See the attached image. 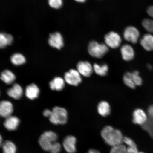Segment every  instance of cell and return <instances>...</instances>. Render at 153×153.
Masks as SVG:
<instances>
[{
	"label": "cell",
	"mask_w": 153,
	"mask_h": 153,
	"mask_svg": "<svg viewBox=\"0 0 153 153\" xmlns=\"http://www.w3.org/2000/svg\"><path fill=\"white\" fill-rule=\"evenodd\" d=\"M101 134L105 143L112 148L123 144L124 137L121 131L111 126L105 127L101 131Z\"/></svg>",
	"instance_id": "obj_1"
},
{
	"label": "cell",
	"mask_w": 153,
	"mask_h": 153,
	"mask_svg": "<svg viewBox=\"0 0 153 153\" xmlns=\"http://www.w3.org/2000/svg\"><path fill=\"white\" fill-rule=\"evenodd\" d=\"M88 52L91 56L96 58H102L108 52L109 48L105 43L92 41L88 45Z\"/></svg>",
	"instance_id": "obj_2"
},
{
	"label": "cell",
	"mask_w": 153,
	"mask_h": 153,
	"mask_svg": "<svg viewBox=\"0 0 153 153\" xmlns=\"http://www.w3.org/2000/svg\"><path fill=\"white\" fill-rule=\"evenodd\" d=\"M49 120L51 123L55 125L64 124L67 123L68 120V112L65 109L61 107L56 106L51 111L50 116Z\"/></svg>",
	"instance_id": "obj_3"
},
{
	"label": "cell",
	"mask_w": 153,
	"mask_h": 153,
	"mask_svg": "<svg viewBox=\"0 0 153 153\" xmlns=\"http://www.w3.org/2000/svg\"><path fill=\"white\" fill-rule=\"evenodd\" d=\"M58 136L52 131H47L40 136L38 143L41 148L46 152H49L53 143L56 141Z\"/></svg>",
	"instance_id": "obj_4"
},
{
	"label": "cell",
	"mask_w": 153,
	"mask_h": 153,
	"mask_svg": "<svg viewBox=\"0 0 153 153\" xmlns=\"http://www.w3.org/2000/svg\"><path fill=\"white\" fill-rule=\"evenodd\" d=\"M104 41L105 43L109 48L117 49L121 45L122 38L117 32L110 31L105 35Z\"/></svg>",
	"instance_id": "obj_5"
},
{
	"label": "cell",
	"mask_w": 153,
	"mask_h": 153,
	"mask_svg": "<svg viewBox=\"0 0 153 153\" xmlns=\"http://www.w3.org/2000/svg\"><path fill=\"white\" fill-rule=\"evenodd\" d=\"M140 36V33L139 30L134 26H128L124 30V39L131 43L136 44L138 42Z\"/></svg>",
	"instance_id": "obj_6"
},
{
	"label": "cell",
	"mask_w": 153,
	"mask_h": 153,
	"mask_svg": "<svg viewBox=\"0 0 153 153\" xmlns=\"http://www.w3.org/2000/svg\"><path fill=\"white\" fill-rule=\"evenodd\" d=\"M81 74L77 70L71 69L64 74L65 81L69 85L76 86L81 83Z\"/></svg>",
	"instance_id": "obj_7"
},
{
	"label": "cell",
	"mask_w": 153,
	"mask_h": 153,
	"mask_svg": "<svg viewBox=\"0 0 153 153\" xmlns=\"http://www.w3.org/2000/svg\"><path fill=\"white\" fill-rule=\"evenodd\" d=\"M48 42L50 46L58 50L62 49L64 46L62 36L59 32H55L50 34Z\"/></svg>",
	"instance_id": "obj_8"
},
{
	"label": "cell",
	"mask_w": 153,
	"mask_h": 153,
	"mask_svg": "<svg viewBox=\"0 0 153 153\" xmlns=\"http://www.w3.org/2000/svg\"><path fill=\"white\" fill-rule=\"evenodd\" d=\"M77 70L81 75L85 77H89L92 74L93 67L90 63L87 61H81L77 65Z\"/></svg>",
	"instance_id": "obj_9"
},
{
	"label": "cell",
	"mask_w": 153,
	"mask_h": 153,
	"mask_svg": "<svg viewBox=\"0 0 153 153\" xmlns=\"http://www.w3.org/2000/svg\"><path fill=\"white\" fill-rule=\"evenodd\" d=\"M133 117L134 123L142 126L146 123L148 116L144 111L140 108H137L134 111Z\"/></svg>",
	"instance_id": "obj_10"
},
{
	"label": "cell",
	"mask_w": 153,
	"mask_h": 153,
	"mask_svg": "<svg viewBox=\"0 0 153 153\" xmlns=\"http://www.w3.org/2000/svg\"><path fill=\"white\" fill-rule=\"evenodd\" d=\"M76 139L74 136H68L63 140V146L68 153H75L76 152Z\"/></svg>",
	"instance_id": "obj_11"
},
{
	"label": "cell",
	"mask_w": 153,
	"mask_h": 153,
	"mask_svg": "<svg viewBox=\"0 0 153 153\" xmlns=\"http://www.w3.org/2000/svg\"><path fill=\"white\" fill-rule=\"evenodd\" d=\"M122 59L126 62L132 60L135 56V51L133 48L129 44L122 46L120 49Z\"/></svg>",
	"instance_id": "obj_12"
},
{
	"label": "cell",
	"mask_w": 153,
	"mask_h": 153,
	"mask_svg": "<svg viewBox=\"0 0 153 153\" xmlns=\"http://www.w3.org/2000/svg\"><path fill=\"white\" fill-rule=\"evenodd\" d=\"M13 111L12 103L8 101H1L0 104V115L1 117L7 118L11 116Z\"/></svg>",
	"instance_id": "obj_13"
},
{
	"label": "cell",
	"mask_w": 153,
	"mask_h": 153,
	"mask_svg": "<svg viewBox=\"0 0 153 153\" xmlns=\"http://www.w3.org/2000/svg\"><path fill=\"white\" fill-rule=\"evenodd\" d=\"M20 122V120L16 117L11 116L6 118L4 125L8 131H14L18 128Z\"/></svg>",
	"instance_id": "obj_14"
},
{
	"label": "cell",
	"mask_w": 153,
	"mask_h": 153,
	"mask_svg": "<svg viewBox=\"0 0 153 153\" xmlns=\"http://www.w3.org/2000/svg\"><path fill=\"white\" fill-rule=\"evenodd\" d=\"M39 92V88L36 84L32 83L26 87L25 93L28 99L32 100L37 98Z\"/></svg>",
	"instance_id": "obj_15"
},
{
	"label": "cell",
	"mask_w": 153,
	"mask_h": 153,
	"mask_svg": "<svg viewBox=\"0 0 153 153\" xmlns=\"http://www.w3.org/2000/svg\"><path fill=\"white\" fill-rule=\"evenodd\" d=\"M7 94L13 99L18 100L22 97L23 91L22 88L19 84L15 83L12 87L7 90Z\"/></svg>",
	"instance_id": "obj_16"
},
{
	"label": "cell",
	"mask_w": 153,
	"mask_h": 153,
	"mask_svg": "<svg viewBox=\"0 0 153 153\" xmlns=\"http://www.w3.org/2000/svg\"><path fill=\"white\" fill-rule=\"evenodd\" d=\"M141 46L145 50L151 51L153 50V36L150 34H146L140 40Z\"/></svg>",
	"instance_id": "obj_17"
},
{
	"label": "cell",
	"mask_w": 153,
	"mask_h": 153,
	"mask_svg": "<svg viewBox=\"0 0 153 153\" xmlns=\"http://www.w3.org/2000/svg\"><path fill=\"white\" fill-rule=\"evenodd\" d=\"M147 11L149 16L152 19H144L142 21V25L147 31L153 33V6L149 7Z\"/></svg>",
	"instance_id": "obj_18"
},
{
	"label": "cell",
	"mask_w": 153,
	"mask_h": 153,
	"mask_svg": "<svg viewBox=\"0 0 153 153\" xmlns=\"http://www.w3.org/2000/svg\"><path fill=\"white\" fill-rule=\"evenodd\" d=\"M49 87L53 91H60L64 89L65 87V81L60 77H55L50 82Z\"/></svg>",
	"instance_id": "obj_19"
},
{
	"label": "cell",
	"mask_w": 153,
	"mask_h": 153,
	"mask_svg": "<svg viewBox=\"0 0 153 153\" xmlns=\"http://www.w3.org/2000/svg\"><path fill=\"white\" fill-rule=\"evenodd\" d=\"M98 113L101 116L106 117L110 114L111 112V107L108 102L102 101L99 103L97 107Z\"/></svg>",
	"instance_id": "obj_20"
},
{
	"label": "cell",
	"mask_w": 153,
	"mask_h": 153,
	"mask_svg": "<svg viewBox=\"0 0 153 153\" xmlns=\"http://www.w3.org/2000/svg\"><path fill=\"white\" fill-rule=\"evenodd\" d=\"M1 78L5 83L7 85H10L15 81L16 76L10 70H6L1 73Z\"/></svg>",
	"instance_id": "obj_21"
},
{
	"label": "cell",
	"mask_w": 153,
	"mask_h": 153,
	"mask_svg": "<svg viewBox=\"0 0 153 153\" xmlns=\"http://www.w3.org/2000/svg\"><path fill=\"white\" fill-rule=\"evenodd\" d=\"M93 67L94 71L99 76H104L108 74L109 68L106 64L100 65L95 63L93 65Z\"/></svg>",
	"instance_id": "obj_22"
},
{
	"label": "cell",
	"mask_w": 153,
	"mask_h": 153,
	"mask_svg": "<svg viewBox=\"0 0 153 153\" xmlns=\"http://www.w3.org/2000/svg\"><path fill=\"white\" fill-rule=\"evenodd\" d=\"M13 41V37L11 34L4 33L0 34V47L1 48L11 45Z\"/></svg>",
	"instance_id": "obj_23"
},
{
	"label": "cell",
	"mask_w": 153,
	"mask_h": 153,
	"mask_svg": "<svg viewBox=\"0 0 153 153\" xmlns=\"http://www.w3.org/2000/svg\"><path fill=\"white\" fill-rule=\"evenodd\" d=\"M3 153H16V145L12 141L7 140L1 145Z\"/></svg>",
	"instance_id": "obj_24"
},
{
	"label": "cell",
	"mask_w": 153,
	"mask_h": 153,
	"mask_svg": "<svg viewBox=\"0 0 153 153\" xmlns=\"http://www.w3.org/2000/svg\"><path fill=\"white\" fill-rule=\"evenodd\" d=\"M10 61L13 65L16 66L21 65L26 62L25 57L20 53H15L10 57Z\"/></svg>",
	"instance_id": "obj_25"
},
{
	"label": "cell",
	"mask_w": 153,
	"mask_h": 153,
	"mask_svg": "<svg viewBox=\"0 0 153 153\" xmlns=\"http://www.w3.org/2000/svg\"><path fill=\"white\" fill-rule=\"evenodd\" d=\"M123 81L125 85L131 88L135 89L136 86L131 73H126L123 76Z\"/></svg>",
	"instance_id": "obj_26"
},
{
	"label": "cell",
	"mask_w": 153,
	"mask_h": 153,
	"mask_svg": "<svg viewBox=\"0 0 153 153\" xmlns=\"http://www.w3.org/2000/svg\"><path fill=\"white\" fill-rule=\"evenodd\" d=\"M142 127L153 138V118L148 117L146 123L142 126Z\"/></svg>",
	"instance_id": "obj_27"
},
{
	"label": "cell",
	"mask_w": 153,
	"mask_h": 153,
	"mask_svg": "<svg viewBox=\"0 0 153 153\" xmlns=\"http://www.w3.org/2000/svg\"><path fill=\"white\" fill-rule=\"evenodd\" d=\"M110 153H128L127 146L123 144L112 147Z\"/></svg>",
	"instance_id": "obj_28"
},
{
	"label": "cell",
	"mask_w": 153,
	"mask_h": 153,
	"mask_svg": "<svg viewBox=\"0 0 153 153\" xmlns=\"http://www.w3.org/2000/svg\"><path fill=\"white\" fill-rule=\"evenodd\" d=\"M132 76L136 86H140L142 85L143 81L142 78L139 75V72L137 71L131 73Z\"/></svg>",
	"instance_id": "obj_29"
},
{
	"label": "cell",
	"mask_w": 153,
	"mask_h": 153,
	"mask_svg": "<svg viewBox=\"0 0 153 153\" xmlns=\"http://www.w3.org/2000/svg\"><path fill=\"white\" fill-rule=\"evenodd\" d=\"M49 6L55 9L60 8L63 4L62 0H48Z\"/></svg>",
	"instance_id": "obj_30"
},
{
	"label": "cell",
	"mask_w": 153,
	"mask_h": 153,
	"mask_svg": "<svg viewBox=\"0 0 153 153\" xmlns=\"http://www.w3.org/2000/svg\"><path fill=\"white\" fill-rule=\"evenodd\" d=\"M61 150L62 146L60 143L56 141L53 143L49 152L50 153H60Z\"/></svg>",
	"instance_id": "obj_31"
},
{
	"label": "cell",
	"mask_w": 153,
	"mask_h": 153,
	"mask_svg": "<svg viewBox=\"0 0 153 153\" xmlns=\"http://www.w3.org/2000/svg\"><path fill=\"white\" fill-rule=\"evenodd\" d=\"M123 143L127 145L128 147L132 148H137V145L132 139L128 137H124Z\"/></svg>",
	"instance_id": "obj_32"
},
{
	"label": "cell",
	"mask_w": 153,
	"mask_h": 153,
	"mask_svg": "<svg viewBox=\"0 0 153 153\" xmlns=\"http://www.w3.org/2000/svg\"><path fill=\"white\" fill-rule=\"evenodd\" d=\"M148 117L153 118V105L149 107L148 110Z\"/></svg>",
	"instance_id": "obj_33"
},
{
	"label": "cell",
	"mask_w": 153,
	"mask_h": 153,
	"mask_svg": "<svg viewBox=\"0 0 153 153\" xmlns=\"http://www.w3.org/2000/svg\"><path fill=\"white\" fill-rule=\"evenodd\" d=\"M51 111L48 109H45L43 112V114L45 117H49L51 114Z\"/></svg>",
	"instance_id": "obj_34"
},
{
	"label": "cell",
	"mask_w": 153,
	"mask_h": 153,
	"mask_svg": "<svg viewBox=\"0 0 153 153\" xmlns=\"http://www.w3.org/2000/svg\"><path fill=\"white\" fill-rule=\"evenodd\" d=\"M87 153H100L99 151L95 149H91Z\"/></svg>",
	"instance_id": "obj_35"
},
{
	"label": "cell",
	"mask_w": 153,
	"mask_h": 153,
	"mask_svg": "<svg viewBox=\"0 0 153 153\" xmlns=\"http://www.w3.org/2000/svg\"><path fill=\"white\" fill-rule=\"evenodd\" d=\"M74 1L78 3H83L85 2L87 0H74Z\"/></svg>",
	"instance_id": "obj_36"
},
{
	"label": "cell",
	"mask_w": 153,
	"mask_h": 153,
	"mask_svg": "<svg viewBox=\"0 0 153 153\" xmlns=\"http://www.w3.org/2000/svg\"><path fill=\"white\" fill-rule=\"evenodd\" d=\"M2 141H3L2 137L1 136V138H0V143H1V145H2V144H3Z\"/></svg>",
	"instance_id": "obj_37"
},
{
	"label": "cell",
	"mask_w": 153,
	"mask_h": 153,
	"mask_svg": "<svg viewBox=\"0 0 153 153\" xmlns=\"http://www.w3.org/2000/svg\"><path fill=\"white\" fill-rule=\"evenodd\" d=\"M148 68L150 69V70L152 69V66H151L150 65H149L148 66Z\"/></svg>",
	"instance_id": "obj_38"
},
{
	"label": "cell",
	"mask_w": 153,
	"mask_h": 153,
	"mask_svg": "<svg viewBox=\"0 0 153 153\" xmlns=\"http://www.w3.org/2000/svg\"><path fill=\"white\" fill-rule=\"evenodd\" d=\"M138 153H145L144 152H139Z\"/></svg>",
	"instance_id": "obj_39"
}]
</instances>
